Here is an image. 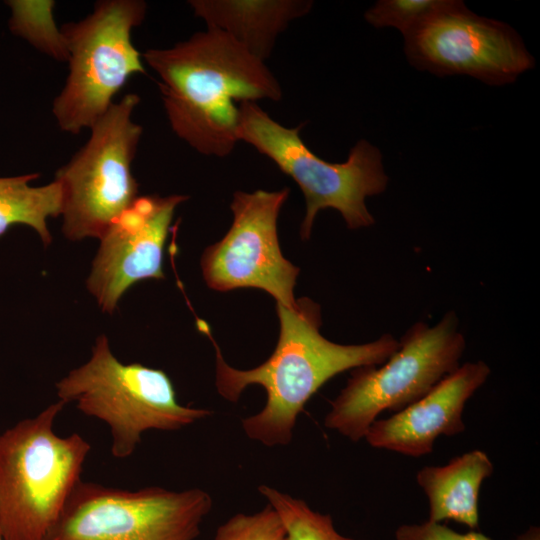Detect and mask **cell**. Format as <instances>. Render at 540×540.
<instances>
[{
	"label": "cell",
	"instance_id": "obj_1",
	"mask_svg": "<svg viewBox=\"0 0 540 540\" xmlns=\"http://www.w3.org/2000/svg\"><path fill=\"white\" fill-rule=\"evenodd\" d=\"M276 310L277 345L265 362L248 370L228 365L207 324L198 321V328L215 347L218 393L227 401L237 402L248 386L264 388L265 406L257 414L243 418L242 428L248 438L267 447L291 442L298 415L328 380L346 370L380 365L399 347V341L388 333L355 345L326 339L320 332V306L309 298L296 299L293 307L276 303Z\"/></svg>",
	"mask_w": 540,
	"mask_h": 540
},
{
	"label": "cell",
	"instance_id": "obj_2",
	"mask_svg": "<svg viewBox=\"0 0 540 540\" xmlns=\"http://www.w3.org/2000/svg\"><path fill=\"white\" fill-rule=\"evenodd\" d=\"M142 58L159 76L172 130L207 156H228L239 141L236 102L282 97L265 63L214 28L171 48L148 49Z\"/></svg>",
	"mask_w": 540,
	"mask_h": 540
},
{
	"label": "cell",
	"instance_id": "obj_3",
	"mask_svg": "<svg viewBox=\"0 0 540 540\" xmlns=\"http://www.w3.org/2000/svg\"><path fill=\"white\" fill-rule=\"evenodd\" d=\"M58 400L0 434V530L4 540H45L82 480L90 443L56 434Z\"/></svg>",
	"mask_w": 540,
	"mask_h": 540
},
{
	"label": "cell",
	"instance_id": "obj_4",
	"mask_svg": "<svg viewBox=\"0 0 540 540\" xmlns=\"http://www.w3.org/2000/svg\"><path fill=\"white\" fill-rule=\"evenodd\" d=\"M57 396L110 428L111 454L131 456L148 430L178 431L208 417V409L181 405L169 376L139 363L124 364L108 338L97 337L89 360L56 383Z\"/></svg>",
	"mask_w": 540,
	"mask_h": 540
},
{
	"label": "cell",
	"instance_id": "obj_5",
	"mask_svg": "<svg viewBox=\"0 0 540 540\" xmlns=\"http://www.w3.org/2000/svg\"><path fill=\"white\" fill-rule=\"evenodd\" d=\"M238 139L272 160L301 189L306 213L300 227L310 237L317 213L325 208L340 212L349 229L372 225L375 220L365 199L385 191L388 184L379 149L361 139L343 163H330L314 154L299 136L303 125L287 128L253 101L241 102Z\"/></svg>",
	"mask_w": 540,
	"mask_h": 540
},
{
	"label": "cell",
	"instance_id": "obj_6",
	"mask_svg": "<svg viewBox=\"0 0 540 540\" xmlns=\"http://www.w3.org/2000/svg\"><path fill=\"white\" fill-rule=\"evenodd\" d=\"M466 341L454 311L434 326L412 325L398 349L382 364L355 368L331 402L324 425L353 442L364 438L383 411L416 402L460 365Z\"/></svg>",
	"mask_w": 540,
	"mask_h": 540
},
{
	"label": "cell",
	"instance_id": "obj_7",
	"mask_svg": "<svg viewBox=\"0 0 540 540\" xmlns=\"http://www.w3.org/2000/svg\"><path fill=\"white\" fill-rule=\"evenodd\" d=\"M146 10L141 0H101L84 19L62 26L69 72L52 104L62 131L79 134L90 129L108 111L128 79L146 73L142 53L131 39Z\"/></svg>",
	"mask_w": 540,
	"mask_h": 540
},
{
	"label": "cell",
	"instance_id": "obj_8",
	"mask_svg": "<svg viewBox=\"0 0 540 540\" xmlns=\"http://www.w3.org/2000/svg\"><path fill=\"white\" fill-rule=\"evenodd\" d=\"M139 102L134 93L114 102L90 128L87 142L56 172L66 238L100 239L138 197L132 162L143 128L132 115Z\"/></svg>",
	"mask_w": 540,
	"mask_h": 540
},
{
	"label": "cell",
	"instance_id": "obj_9",
	"mask_svg": "<svg viewBox=\"0 0 540 540\" xmlns=\"http://www.w3.org/2000/svg\"><path fill=\"white\" fill-rule=\"evenodd\" d=\"M212 506L200 488L127 490L81 480L45 540H195Z\"/></svg>",
	"mask_w": 540,
	"mask_h": 540
},
{
	"label": "cell",
	"instance_id": "obj_10",
	"mask_svg": "<svg viewBox=\"0 0 540 540\" xmlns=\"http://www.w3.org/2000/svg\"><path fill=\"white\" fill-rule=\"evenodd\" d=\"M404 40L410 64L439 77L468 75L499 86L535 66L511 26L475 14L460 0H450Z\"/></svg>",
	"mask_w": 540,
	"mask_h": 540
},
{
	"label": "cell",
	"instance_id": "obj_11",
	"mask_svg": "<svg viewBox=\"0 0 540 540\" xmlns=\"http://www.w3.org/2000/svg\"><path fill=\"white\" fill-rule=\"evenodd\" d=\"M288 195L289 188L234 193L231 227L201 257L208 287L221 292L258 288L278 304H296L294 288L300 270L283 256L277 233L279 212Z\"/></svg>",
	"mask_w": 540,
	"mask_h": 540
},
{
	"label": "cell",
	"instance_id": "obj_12",
	"mask_svg": "<svg viewBox=\"0 0 540 540\" xmlns=\"http://www.w3.org/2000/svg\"><path fill=\"white\" fill-rule=\"evenodd\" d=\"M185 195L138 196L99 239L87 288L102 311L113 313L135 283L163 279L164 246L174 212Z\"/></svg>",
	"mask_w": 540,
	"mask_h": 540
},
{
	"label": "cell",
	"instance_id": "obj_13",
	"mask_svg": "<svg viewBox=\"0 0 540 540\" xmlns=\"http://www.w3.org/2000/svg\"><path fill=\"white\" fill-rule=\"evenodd\" d=\"M489 375L490 368L483 361L459 366L416 402L391 417L375 420L364 439L374 448L405 456L431 453L440 435L454 436L465 430V404Z\"/></svg>",
	"mask_w": 540,
	"mask_h": 540
},
{
	"label": "cell",
	"instance_id": "obj_14",
	"mask_svg": "<svg viewBox=\"0 0 540 540\" xmlns=\"http://www.w3.org/2000/svg\"><path fill=\"white\" fill-rule=\"evenodd\" d=\"M194 14L207 28L220 30L265 61L278 35L289 23L308 14V0H191Z\"/></svg>",
	"mask_w": 540,
	"mask_h": 540
},
{
	"label": "cell",
	"instance_id": "obj_15",
	"mask_svg": "<svg viewBox=\"0 0 540 540\" xmlns=\"http://www.w3.org/2000/svg\"><path fill=\"white\" fill-rule=\"evenodd\" d=\"M493 471L489 456L479 449L456 456L442 466L421 468L416 481L428 498V520H451L477 529L479 492Z\"/></svg>",
	"mask_w": 540,
	"mask_h": 540
},
{
	"label": "cell",
	"instance_id": "obj_16",
	"mask_svg": "<svg viewBox=\"0 0 540 540\" xmlns=\"http://www.w3.org/2000/svg\"><path fill=\"white\" fill-rule=\"evenodd\" d=\"M39 173L0 177V238L14 225L31 227L44 245H49L52 236L47 220L61 215L62 191L53 180L42 186L31 182Z\"/></svg>",
	"mask_w": 540,
	"mask_h": 540
},
{
	"label": "cell",
	"instance_id": "obj_17",
	"mask_svg": "<svg viewBox=\"0 0 540 540\" xmlns=\"http://www.w3.org/2000/svg\"><path fill=\"white\" fill-rule=\"evenodd\" d=\"M9 30L54 60L69 58L68 44L54 18L53 0H8Z\"/></svg>",
	"mask_w": 540,
	"mask_h": 540
},
{
	"label": "cell",
	"instance_id": "obj_18",
	"mask_svg": "<svg viewBox=\"0 0 540 540\" xmlns=\"http://www.w3.org/2000/svg\"><path fill=\"white\" fill-rule=\"evenodd\" d=\"M258 491L279 516L284 540H356L340 534L329 514L313 510L304 500L264 484Z\"/></svg>",
	"mask_w": 540,
	"mask_h": 540
},
{
	"label": "cell",
	"instance_id": "obj_19",
	"mask_svg": "<svg viewBox=\"0 0 540 540\" xmlns=\"http://www.w3.org/2000/svg\"><path fill=\"white\" fill-rule=\"evenodd\" d=\"M449 2L450 0H379L364 13V17L375 28H396L406 37Z\"/></svg>",
	"mask_w": 540,
	"mask_h": 540
},
{
	"label": "cell",
	"instance_id": "obj_20",
	"mask_svg": "<svg viewBox=\"0 0 540 540\" xmlns=\"http://www.w3.org/2000/svg\"><path fill=\"white\" fill-rule=\"evenodd\" d=\"M285 530L267 505L253 514L237 513L217 528L214 540H284Z\"/></svg>",
	"mask_w": 540,
	"mask_h": 540
},
{
	"label": "cell",
	"instance_id": "obj_21",
	"mask_svg": "<svg viewBox=\"0 0 540 540\" xmlns=\"http://www.w3.org/2000/svg\"><path fill=\"white\" fill-rule=\"evenodd\" d=\"M395 540H492L481 532L459 533L439 522L427 520L421 524L400 525Z\"/></svg>",
	"mask_w": 540,
	"mask_h": 540
},
{
	"label": "cell",
	"instance_id": "obj_22",
	"mask_svg": "<svg viewBox=\"0 0 540 540\" xmlns=\"http://www.w3.org/2000/svg\"><path fill=\"white\" fill-rule=\"evenodd\" d=\"M516 540H540L539 527L531 526L523 534L519 535Z\"/></svg>",
	"mask_w": 540,
	"mask_h": 540
},
{
	"label": "cell",
	"instance_id": "obj_23",
	"mask_svg": "<svg viewBox=\"0 0 540 540\" xmlns=\"http://www.w3.org/2000/svg\"><path fill=\"white\" fill-rule=\"evenodd\" d=\"M0 540H4V537H3V535H2L1 530H0Z\"/></svg>",
	"mask_w": 540,
	"mask_h": 540
}]
</instances>
